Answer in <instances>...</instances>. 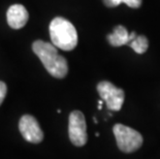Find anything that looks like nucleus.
Instances as JSON below:
<instances>
[{
	"instance_id": "6",
	"label": "nucleus",
	"mask_w": 160,
	"mask_h": 159,
	"mask_svg": "<svg viewBox=\"0 0 160 159\" xmlns=\"http://www.w3.org/2000/svg\"><path fill=\"white\" fill-rule=\"evenodd\" d=\"M19 129L22 137L27 142L32 144H38L43 140V132L38 122L31 115H24L20 119Z\"/></svg>"
},
{
	"instance_id": "2",
	"label": "nucleus",
	"mask_w": 160,
	"mask_h": 159,
	"mask_svg": "<svg viewBox=\"0 0 160 159\" xmlns=\"http://www.w3.org/2000/svg\"><path fill=\"white\" fill-rule=\"evenodd\" d=\"M50 36L52 43L63 51H72L78 46V32L68 20L57 17L50 24Z\"/></svg>"
},
{
	"instance_id": "11",
	"label": "nucleus",
	"mask_w": 160,
	"mask_h": 159,
	"mask_svg": "<svg viewBox=\"0 0 160 159\" xmlns=\"http://www.w3.org/2000/svg\"><path fill=\"white\" fill-rule=\"evenodd\" d=\"M6 92H8V87H6L5 83L0 81V106H1V103L3 102V100H4Z\"/></svg>"
},
{
	"instance_id": "4",
	"label": "nucleus",
	"mask_w": 160,
	"mask_h": 159,
	"mask_svg": "<svg viewBox=\"0 0 160 159\" xmlns=\"http://www.w3.org/2000/svg\"><path fill=\"white\" fill-rule=\"evenodd\" d=\"M97 91L110 111L118 112L122 109L125 94L121 88L116 87L114 84L108 81L99 82L97 85Z\"/></svg>"
},
{
	"instance_id": "7",
	"label": "nucleus",
	"mask_w": 160,
	"mask_h": 159,
	"mask_svg": "<svg viewBox=\"0 0 160 159\" xmlns=\"http://www.w3.org/2000/svg\"><path fill=\"white\" fill-rule=\"evenodd\" d=\"M6 19L9 27L12 29H21L28 22L29 13L22 4H13L8 9Z\"/></svg>"
},
{
	"instance_id": "3",
	"label": "nucleus",
	"mask_w": 160,
	"mask_h": 159,
	"mask_svg": "<svg viewBox=\"0 0 160 159\" xmlns=\"http://www.w3.org/2000/svg\"><path fill=\"white\" fill-rule=\"evenodd\" d=\"M113 132L118 148L124 153H132L138 150L144 142L138 131L123 124H116L113 127Z\"/></svg>"
},
{
	"instance_id": "5",
	"label": "nucleus",
	"mask_w": 160,
	"mask_h": 159,
	"mask_svg": "<svg viewBox=\"0 0 160 159\" xmlns=\"http://www.w3.org/2000/svg\"><path fill=\"white\" fill-rule=\"evenodd\" d=\"M69 140L74 146L82 147L87 143V124L84 114L80 111H73L68 119Z\"/></svg>"
},
{
	"instance_id": "8",
	"label": "nucleus",
	"mask_w": 160,
	"mask_h": 159,
	"mask_svg": "<svg viewBox=\"0 0 160 159\" xmlns=\"http://www.w3.org/2000/svg\"><path fill=\"white\" fill-rule=\"evenodd\" d=\"M137 35H138V33L135 31L129 33L124 26L118 25L114 28L113 32L110 33V34L107 36V39L111 46L122 47L124 45L128 46V43L130 42L131 40H133L135 37H137Z\"/></svg>"
},
{
	"instance_id": "1",
	"label": "nucleus",
	"mask_w": 160,
	"mask_h": 159,
	"mask_svg": "<svg viewBox=\"0 0 160 159\" xmlns=\"http://www.w3.org/2000/svg\"><path fill=\"white\" fill-rule=\"evenodd\" d=\"M32 50L51 76L57 79L66 77L68 72V63L63 56L59 55L57 48L53 43L40 39L35 40L32 45Z\"/></svg>"
},
{
	"instance_id": "9",
	"label": "nucleus",
	"mask_w": 160,
	"mask_h": 159,
	"mask_svg": "<svg viewBox=\"0 0 160 159\" xmlns=\"http://www.w3.org/2000/svg\"><path fill=\"white\" fill-rule=\"evenodd\" d=\"M128 46L138 54H144L149 48V40L145 35H137V37L128 43Z\"/></svg>"
},
{
	"instance_id": "10",
	"label": "nucleus",
	"mask_w": 160,
	"mask_h": 159,
	"mask_svg": "<svg viewBox=\"0 0 160 159\" xmlns=\"http://www.w3.org/2000/svg\"><path fill=\"white\" fill-rule=\"evenodd\" d=\"M102 2L108 7H116L121 3H125L131 8H138L142 5V0H102Z\"/></svg>"
}]
</instances>
